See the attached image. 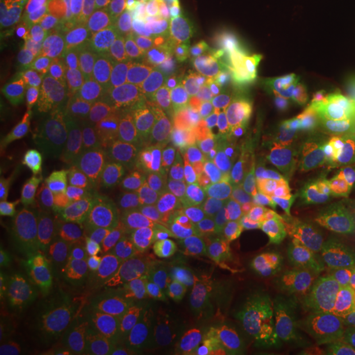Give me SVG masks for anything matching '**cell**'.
Here are the masks:
<instances>
[{
    "instance_id": "6da1fadb",
    "label": "cell",
    "mask_w": 355,
    "mask_h": 355,
    "mask_svg": "<svg viewBox=\"0 0 355 355\" xmlns=\"http://www.w3.org/2000/svg\"><path fill=\"white\" fill-rule=\"evenodd\" d=\"M207 296L202 254L139 223L121 261L111 306L121 338H146L172 326H196Z\"/></svg>"
},
{
    "instance_id": "7a4b0ae2",
    "label": "cell",
    "mask_w": 355,
    "mask_h": 355,
    "mask_svg": "<svg viewBox=\"0 0 355 355\" xmlns=\"http://www.w3.org/2000/svg\"><path fill=\"white\" fill-rule=\"evenodd\" d=\"M354 105L355 97L345 79L331 77L275 105L263 137L292 164H320Z\"/></svg>"
},
{
    "instance_id": "3957f363",
    "label": "cell",
    "mask_w": 355,
    "mask_h": 355,
    "mask_svg": "<svg viewBox=\"0 0 355 355\" xmlns=\"http://www.w3.org/2000/svg\"><path fill=\"white\" fill-rule=\"evenodd\" d=\"M198 146L190 101L170 91H154L128 125L123 162L160 178L186 172Z\"/></svg>"
},
{
    "instance_id": "277c9868",
    "label": "cell",
    "mask_w": 355,
    "mask_h": 355,
    "mask_svg": "<svg viewBox=\"0 0 355 355\" xmlns=\"http://www.w3.org/2000/svg\"><path fill=\"white\" fill-rule=\"evenodd\" d=\"M200 146L241 142L261 132L275 103L259 69L235 67L190 99ZM198 146V148H200Z\"/></svg>"
},
{
    "instance_id": "5b68a950",
    "label": "cell",
    "mask_w": 355,
    "mask_h": 355,
    "mask_svg": "<svg viewBox=\"0 0 355 355\" xmlns=\"http://www.w3.org/2000/svg\"><path fill=\"white\" fill-rule=\"evenodd\" d=\"M342 184L320 164H292L279 211V235L318 270L326 265Z\"/></svg>"
},
{
    "instance_id": "8992f818",
    "label": "cell",
    "mask_w": 355,
    "mask_h": 355,
    "mask_svg": "<svg viewBox=\"0 0 355 355\" xmlns=\"http://www.w3.org/2000/svg\"><path fill=\"white\" fill-rule=\"evenodd\" d=\"M279 310L235 291L229 282L207 292L193 342L217 355H263Z\"/></svg>"
},
{
    "instance_id": "52a82bcc",
    "label": "cell",
    "mask_w": 355,
    "mask_h": 355,
    "mask_svg": "<svg viewBox=\"0 0 355 355\" xmlns=\"http://www.w3.org/2000/svg\"><path fill=\"white\" fill-rule=\"evenodd\" d=\"M316 275V266L282 235L275 233L257 239L241 266L225 282L257 302L280 310L304 300Z\"/></svg>"
},
{
    "instance_id": "ba28073f",
    "label": "cell",
    "mask_w": 355,
    "mask_h": 355,
    "mask_svg": "<svg viewBox=\"0 0 355 355\" xmlns=\"http://www.w3.org/2000/svg\"><path fill=\"white\" fill-rule=\"evenodd\" d=\"M81 257L64 233L14 254L4 275L40 316H55L77 288Z\"/></svg>"
},
{
    "instance_id": "9c48e42d",
    "label": "cell",
    "mask_w": 355,
    "mask_h": 355,
    "mask_svg": "<svg viewBox=\"0 0 355 355\" xmlns=\"http://www.w3.org/2000/svg\"><path fill=\"white\" fill-rule=\"evenodd\" d=\"M259 76L275 105L342 76V62L331 50L322 24L288 28L259 65Z\"/></svg>"
},
{
    "instance_id": "30bf717a",
    "label": "cell",
    "mask_w": 355,
    "mask_h": 355,
    "mask_svg": "<svg viewBox=\"0 0 355 355\" xmlns=\"http://www.w3.org/2000/svg\"><path fill=\"white\" fill-rule=\"evenodd\" d=\"M292 162L266 144L263 130L239 142V207L254 241L279 233V211Z\"/></svg>"
},
{
    "instance_id": "8fae6325",
    "label": "cell",
    "mask_w": 355,
    "mask_h": 355,
    "mask_svg": "<svg viewBox=\"0 0 355 355\" xmlns=\"http://www.w3.org/2000/svg\"><path fill=\"white\" fill-rule=\"evenodd\" d=\"M67 14L22 22L12 4L0 14V67L4 83H22L51 69L64 53Z\"/></svg>"
},
{
    "instance_id": "7c38bea8",
    "label": "cell",
    "mask_w": 355,
    "mask_h": 355,
    "mask_svg": "<svg viewBox=\"0 0 355 355\" xmlns=\"http://www.w3.org/2000/svg\"><path fill=\"white\" fill-rule=\"evenodd\" d=\"M253 229L241 207H207L198 214V247L207 292L223 284L241 266L253 247Z\"/></svg>"
},
{
    "instance_id": "4fadbf2b",
    "label": "cell",
    "mask_w": 355,
    "mask_h": 355,
    "mask_svg": "<svg viewBox=\"0 0 355 355\" xmlns=\"http://www.w3.org/2000/svg\"><path fill=\"white\" fill-rule=\"evenodd\" d=\"M349 331L324 308L298 300L279 310L263 355H314Z\"/></svg>"
},
{
    "instance_id": "5bb4252c",
    "label": "cell",
    "mask_w": 355,
    "mask_h": 355,
    "mask_svg": "<svg viewBox=\"0 0 355 355\" xmlns=\"http://www.w3.org/2000/svg\"><path fill=\"white\" fill-rule=\"evenodd\" d=\"M198 214L200 200L191 186L190 176L186 172H176L156 180L140 223L200 253Z\"/></svg>"
},
{
    "instance_id": "9a60e30c",
    "label": "cell",
    "mask_w": 355,
    "mask_h": 355,
    "mask_svg": "<svg viewBox=\"0 0 355 355\" xmlns=\"http://www.w3.org/2000/svg\"><path fill=\"white\" fill-rule=\"evenodd\" d=\"M132 229L101 207L87 205L65 216L58 231L71 241L81 259L121 263Z\"/></svg>"
},
{
    "instance_id": "2e32d148",
    "label": "cell",
    "mask_w": 355,
    "mask_h": 355,
    "mask_svg": "<svg viewBox=\"0 0 355 355\" xmlns=\"http://www.w3.org/2000/svg\"><path fill=\"white\" fill-rule=\"evenodd\" d=\"M142 34L190 65L198 50L200 20L191 0H146L140 10Z\"/></svg>"
},
{
    "instance_id": "e0dca14e",
    "label": "cell",
    "mask_w": 355,
    "mask_h": 355,
    "mask_svg": "<svg viewBox=\"0 0 355 355\" xmlns=\"http://www.w3.org/2000/svg\"><path fill=\"white\" fill-rule=\"evenodd\" d=\"M237 164L239 142L209 144L196 150L186 174L190 176L200 205L239 207Z\"/></svg>"
},
{
    "instance_id": "ac0fdd59",
    "label": "cell",
    "mask_w": 355,
    "mask_h": 355,
    "mask_svg": "<svg viewBox=\"0 0 355 355\" xmlns=\"http://www.w3.org/2000/svg\"><path fill=\"white\" fill-rule=\"evenodd\" d=\"M156 180L158 176L142 168L121 162L105 174L103 182L91 193L87 203L101 207L119 217L121 221L137 227L144 217Z\"/></svg>"
},
{
    "instance_id": "d6986e66",
    "label": "cell",
    "mask_w": 355,
    "mask_h": 355,
    "mask_svg": "<svg viewBox=\"0 0 355 355\" xmlns=\"http://www.w3.org/2000/svg\"><path fill=\"white\" fill-rule=\"evenodd\" d=\"M186 65L150 40L142 38L116 69L128 85L144 97L154 91L176 93Z\"/></svg>"
},
{
    "instance_id": "ffe728a7",
    "label": "cell",
    "mask_w": 355,
    "mask_h": 355,
    "mask_svg": "<svg viewBox=\"0 0 355 355\" xmlns=\"http://www.w3.org/2000/svg\"><path fill=\"white\" fill-rule=\"evenodd\" d=\"M142 38H144L142 18L139 12L132 18H128L125 24L103 34L99 38L87 40V42H71L69 50L65 53V60L73 62L87 76L97 77L103 71L116 69L128 55V51Z\"/></svg>"
},
{
    "instance_id": "44dd1931",
    "label": "cell",
    "mask_w": 355,
    "mask_h": 355,
    "mask_svg": "<svg viewBox=\"0 0 355 355\" xmlns=\"http://www.w3.org/2000/svg\"><path fill=\"white\" fill-rule=\"evenodd\" d=\"M107 174V168L95 154L69 140L51 166V180L55 190L71 202H85L97 190Z\"/></svg>"
},
{
    "instance_id": "7402d4cb",
    "label": "cell",
    "mask_w": 355,
    "mask_h": 355,
    "mask_svg": "<svg viewBox=\"0 0 355 355\" xmlns=\"http://www.w3.org/2000/svg\"><path fill=\"white\" fill-rule=\"evenodd\" d=\"M121 263L81 259L79 279H77V298L81 330H93L97 320L113 306L119 291Z\"/></svg>"
},
{
    "instance_id": "603a6c76",
    "label": "cell",
    "mask_w": 355,
    "mask_h": 355,
    "mask_svg": "<svg viewBox=\"0 0 355 355\" xmlns=\"http://www.w3.org/2000/svg\"><path fill=\"white\" fill-rule=\"evenodd\" d=\"M286 30V0H251L247 32L233 67L259 69L272 44Z\"/></svg>"
},
{
    "instance_id": "cb8c5ba5",
    "label": "cell",
    "mask_w": 355,
    "mask_h": 355,
    "mask_svg": "<svg viewBox=\"0 0 355 355\" xmlns=\"http://www.w3.org/2000/svg\"><path fill=\"white\" fill-rule=\"evenodd\" d=\"M144 97L128 85L119 69L103 71L89 91V113L109 127H128Z\"/></svg>"
},
{
    "instance_id": "d4e9b609",
    "label": "cell",
    "mask_w": 355,
    "mask_h": 355,
    "mask_svg": "<svg viewBox=\"0 0 355 355\" xmlns=\"http://www.w3.org/2000/svg\"><path fill=\"white\" fill-rule=\"evenodd\" d=\"M304 300L324 308L355 330V259L322 266Z\"/></svg>"
},
{
    "instance_id": "484cf974",
    "label": "cell",
    "mask_w": 355,
    "mask_h": 355,
    "mask_svg": "<svg viewBox=\"0 0 355 355\" xmlns=\"http://www.w3.org/2000/svg\"><path fill=\"white\" fill-rule=\"evenodd\" d=\"M69 140L91 150L109 172L125 160L128 127H109L97 116L89 114L73 121V132Z\"/></svg>"
},
{
    "instance_id": "4316f807",
    "label": "cell",
    "mask_w": 355,
    "mask_h": 355,
    "mask_svg": "<svg viewBox=\"0 0 355 355\" xmlns=\"http://www.w3.org/2000/svg\"><path fill=\"white\" fill-rule=\"evenodd\" d=\"M142 10V0H85L77 16L73 42H87L111 32Z\"/></svg>"
},
{
    "instance_id": "83f0119b",
    "label": "cell",
    "mask_w": 355,
    "mask_h": 355,
    "mask_svg": "<svg viewBox=\"0 0 355 355\" xmlns=\"http://www.w3.org/2000/svg\"><path fill=\"white\" fill-rule=\"evenodd\" d=\"M95 77L87 76L73 62L65 60L64 67L51 77L48 85V103L58 113L71 116V121L89 116V91Z\"/></svg>"
},
{
    "instance_id": "f1b7e54d",
    "label": "cell",
    "mask_w": 355,
    "mask_h": 355,
    "mask_svg": "<svg viewBox=\"0 0 355 355\" xmlns=\"http://www.w3.org/2000/svg\"><path fill=\"white\" fill-rule=\"evenodd\" d=\"M251 0H214V32H216L219 62L233 67L241 50Z\"/></svg>"
},
{
    "instance_id": "f546056e",
    "label": "cell",
    "mask_w": 355,
    "mask_h": 355,
    "mask_svg": "<svg viewBox=\"0 0 355 355\" xmlns=\"http://www.w3.org/2000/svg\"><path fill=\"white\" fill-rule=\"evenodd\" d=\"M355 259V186H342L340 202L331 225L326 265L347 263ZM324 265V266H326Z\"/></svg>"
},
{
    "instance_id": "4dcf8cb0",
    "label": "cell",
    "mask_w": 355,
    "mask_h": 355,
    "mask_svg": "<svg viewBox=\"0 0 355 355\" xmlns=\"http://www.w3.org/2000/svg\"><path fill=\"white\" fill-rule=\"evenodd\" d=\"M320 166L342 186H355V105L331 139Z\"/></svg>"
},
{
    "instance_id": "1f68e13d",
    "label": "cell",
    "mask_w": 355,
    "mask_h": 355,
    "mask_svg": "<svg viewBox=\"0 0 355 355\" xmlns=\"http://www.w3.org/2000/svg\"><path fill=\"white\" fill-rule=\"evenodd\" d=\"M322 30L334 53L342 62L343 71V65L355 51V0H334L322 20Z\"/></svg>"
},
{
    "instance_id": "d6a6232c",
    "label": "cell",
    "mask_w": 355,
    "mask_h": 355,
    "mask_svg": "<svg viewBox=\"0 0 355 355\" xmlns=\"http://www.w3.org/2000/svg\"><path fill=\"white\" fill-rule=\"evenodd\" d=\"M196 326H172L146 336V342L132 355H196Z\"/></svg>"
},
{
    "instance_id": "836d02e7",
    "label": "cell",
    "mask_w": 355,
    "mask_h": 355,
    "mask_svg": "<svg viewBox=\"0 0 355 355\" xmlns=\"http://www.w3.org/2000/svg\"><path fill=\"white\" fill-rule=\"evenodd\" d=\"M334 0H286V30L322 24Z\"/></svg>"
},
{
    "instance_id": "e575fe53",
    "label": "cell",
    "mask_w": 355,
    "mask_h": 355,
    "mask_svg": "<svg viewBox=\"0 0 355 355\" xmlns=\"http://www.w3.org/2000/svg\"><path fill=\"white\" fill-rule=\"evenodd\" d=\"M314 355H355V330Z\"/></svg>"
},
{
    "instance_id": "d590c367",
    "label": "cell",
    "mask_w": 355,
    "mask_h": 355,
    "mask_svg": "<svg viewBox=\"0 0 355 355\" xmlns=\"http://www.w3.org/2000/svg\"><path fill=\"white\" fill-rule=\"evenodd\" d=\"M93 349H95V331L81 330L67 355H93Z\"/></svg>"
},
{
    "instance_id": "8d00e7d4",
    "label": "cell",
    "mask_w": 355,
    "mask_h": 355,
    "mask_svg": "<svg viewBox=\"0 0 355 355\" xmlns=\"http://www.w3.org/2000/svg\"><path fill=\"white\" fill-rule=\"evenodd\" d=\"M342 77L345 79L347 87L352 89V93H354L355 97V51L349 55V60L345 62V65H343Z\"/></svg>"
},
{
    "instance_id": "74e56055",
    "label": "cell",
    "mask_w": 355,
    "mask_h": 355,
    "mask_svg": "<svg viewBox=\"0 0 355 355\" xmlns=\"http://www.w3.org/2000/svg\"><path fill=\"white\" fill-rule=\"evenodd\" d=\"M196 355H217V354H214V352H207V349H203V347H200V345H196Z\"/></svg>"
},
{
    "instance_id": "f35d334b",
    "label": "cell",
    "mask_w": 355,
    "mask_h": 355,
    "mask_svg": "<svg viewBox=\"0 0 355 355\" xmlns=\"http://www.w3.org/2000/svg\"><path fill=\"white\" fill-rule=\"evenodd\" d=\"M55 2H67V0H55Z\"/></svg>"
},
{
    "instance_id": "ab89813d",
    "label": "cell",
    "mask_w": 355,
    "mask_h": 355,
    "mask_svg": "<svg viewBox=\"0 0 355 355\" xmlns=\"http://www.w3.org/2000/svg\"><path fill=\"white\" fill-rule=\"evenodd\" d=\"M2 4H6V0H2Z\"/></svg>"
}]
</instances>
